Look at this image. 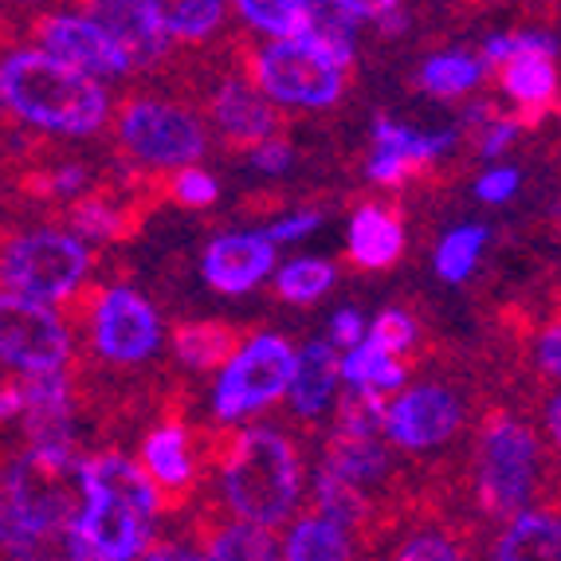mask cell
<instances>
[{
    "label": "cell",
    "instance_id": "obj_1",
    "mask_svg": "<svg viewBox=\"0 0 561 561\" xmlns=\"http://www.w3.org/2000/svg\"><path fill=\"white\" fill-rule=\"evenodd\" d=\"M0 99L20 122L67 138L94 134L111 114V94L99 79L59 64L39 47H16L4 56Z\"/></svg>",
    "mask_w": 561,
    "mask_h": 561
},
{
    "label": "cell",
    "instance_id": "obj_2",
    "mask_svg": "<svg viewBox=\"0 0 561 561\" xmlns=\"http://www.w3.org/2000/svg\"><path fill=\"white\" fill-rule=\"evenodd\" d=\"M220 463L225 499L240 523L272 530L295 515L302 499V468L299 451L283 432L263 424L236 432Z\"/></svg>",
    "mask_w": 561,
    "mask_h": 561
},
{
    "label": "cell",
    "instance_id": "obj_3",
    "mask_svg": "<svg viewBox=\"0 0 561 561\" xmlns=\"http://www.w3.org/2000/svg\"><path fill=\"white\" fill-rule=\"evenodd\" d=\"M538 468H542V451L534 432L511 412H491L479 432V468L476 486L479 503L491 518L515 523L518 515L534 511V486H538Z\"/></svg>",
    "mask_w": 561,
    "mask_h": 561
},
{
    "label": "cell",
    "instance_id": "obj_4",
    "mask_svg": "<svg viewBox=\"0 0 561 561\" xmlns=\"http://www.w3.org/2000/svg\"><path fill=\"white\" fill-rule=\"evenodd\" d=\"M0 272H4L9 295H24V299L51 307L59 299H71L83 287L87 272H91V252L79 236L64 232V228H28L9 240Z\"/></svg>",
    "mask_w": 561,
    "mask_h": 561
},
{
    "label": "cell",
    "instance_id": "obj_5",
    "mask_svg": "<svg viewBox=\"0 0 561 561\" xmlns=\"http://www.w3.org/2000/svg\"><path fill=\"white\" fill-rule=\"evenodd\" d=\"M252 83L275 106H307L322 111L334 106L346 91V67L327 56L310 36L299 39H267L252 51Z\"/></svg>",
    "mask_w": 561,
    "mask_h": 561
},
{
    "label": "cell",
    "instance_id": "obj_6",
    "mask_svg": "<svg viewBox=\"0 0 561 561\" xmlns=\"http://www.w3.org/2000/svg\"><path fill=\"white\" fill-rule=\"evenodd\" d=\"M299 374V354L290 350L287 337L255 334L243 342L225 374L213 385V412L225 424L243 421L252 412H263L279 397H290V385Z\"/></svg>",
    "mask_w": 561,
    "mask_h": 561
},
{
    "label": "cell",
    "instance_id": "obj_7",
    "mask_svg": "<svg viewBox=\"0 0 561 561\" xmlns=\"http://www.w3.org/2000/svg\"><path fill=\"white\" fill-rule=\"evenodd\" d=\"M118 138L130 158L153 169H188L208 150V134L193 111L161 99H130L118 111Z\"/></svg>",
    "mask_w": 561,
    "mask_h": 561
},
{
    "label": "cell",
    "instance_id": "obj_8",
    "mask_svg": "<svg viewBox=\"0 0 561 561\" xmlns=\"http://www.w3.org/2000/svg\"><path fill=\"white\" fill-rule=\"evenodd\" d=\"M0 357L20 377L64 374L71 357V334L56 307L24 295H0Z\"/></svg>",
    "mask_w": 561,
    "mask_h": 561
},
{
    "label": "cell",
    "instance_id": "obj_9",
    "mask_svg": "<svg viewBox=\"0 0 561 561\" xmlns=\"http://www.w3.org/2000/svg\"><path fill=\"white\" fill-rule=\"evenodd\" d=\"M94 350L114 365H138L161 346V319L134 287H106L94 299Z\"/></svg>",
    "mask_w": 561,
    "mask_h": 561
},
{
    "label": "cell",
    "instance_id": "obj_10",
    "mask_svg": "<svg viewBox=\"0 0 561 561\" xmlns=\"http://www.w3.org/2000/svg\"><path fill=\"white\" fill-rule=\"evenodd\" d=\"M36 39H39V51L56 56L59 64L76 67V71H83L91 79H118L126 71H134L130 59L122 56V47L83 9L44 16L36 24Z\"/></svg>",
    "mask_w": 561,
    "mask_h": 561
},
{
    "label": "cell",
    "instance_id": "obj_11",
    "mask_svg": "<svg viewBox=\"0 0 561 561\" xmlns=\"http://www.w3.org/2000/svg\"><path fill=\"white\" fill-rule=\"evenodd\" d=\"M463 424V404L451 389L444 385H412L389 404V421H385V436L397 448L409 451H428L448 444Z\"/></svg>",
    "mask_w": 561,
    "mask_h": 561
},
{
    "label": "cell",
    "instance_id": "obj_12",
    "mask_svg": "<svg viewBox=\"0 0 561 561\" xmlns=\"http://www.w3.org/2000/svg\"><path fill=\"white\" fill-rule=\"evenodd\" d=\"M83 12L103 24V32L122 47L130 67L158 64L173 44L158 0H94V4H83Z\"/></svg>",
    "mask_w": 561,
    "mask_h": 561
},
{
    "label": "cell",
    "instance_id": "obj_13",
    "mask_svg": "<svg viewBox=\"0 0 561 561\" xmlns=\"http://www.w3.org/2000/svg\"><path fill=\"white\" fill-rule=\"evenodd\" d=\"M208 114H213L220 138L228 146H243V150H260L263 141H272L279 130V106L252 79H225L216 87Z\"/></svg>",
    "mask_w": 561,
    "mask_h": 561
},
{
    "label": "cell",
    "instance_id": "obj_14",
    "mask_svg": "<svg viewBox=\"0 0 561 561\" xmlns=\"http://www.w3.org/2000/svg\"><path fill=\"white\" fill-rule=\"evenodd\" d=\"M275 267V243L263 232H225L205 248V283L220 295L260 287Z\"/></svg>",
    "mask_w": 561,
    "mask_h": 561
},
{
    "label": "cell",
    "instance_id": "obj_15",
    "mask_svg": "<svg viewBox=\"0 0 561 561\" xmlns=\"http://www.w3.org/2000/svg\"><path fill=\"white\" fill-rule=\"evenodd\" d=\"M150 518H141L126 503L111 495H87L79 511V530L99 561H134L146 558L150 542Z\"/></svg>",
    "mask_w": 561,
    "mask_h": 561
},
{
    "label": "cell",
    "instance_id": "obj_16",
    "mask_svg": "<svg viewBox=\"0 0 561 561\" xmlns=\"http://www.w3.org/2000/svg\"><path fill=\"white\" fill-rule=\"evenodd\" d=\"M79 479H83V499L111 495V499H118V503L130 506V511H138L141 518H153L161 506H165L161 486L150 479V471L126 456H114V451L83 459V476Z\"/></svg>",
    "mask_w": 561,
    "mask_h": 561
},
{
    "label": "cell",
    "instance_id": "obj_17",
    "mask_svg": "<svg viewBox=\"0 0 561 561\" xmlns=\"http://www.w3.org/2000/svg\"><path fill=\"white\" fill-rule=\"evenodd\" d=\"M404 255V225L393 208L362 205L350 220V260L365 272H389Z\"/></svg>",
    "mask_w": 561,
    "mask_h": 561
},
{
    "label": "cell",
    "instance_id": "obj_18",
    "mask_svg": "<svg viewBox=\"0 0 561 561\" xmlns=\"http://www.w3.org/2000/svg\"><path fill=\"white\" fill-rule=\"evenodd\" d=\"M346 357H337V346L330 337H314L299 350V374L290 385V404L299 416H319L330 401H334L337 385L346 381V369H342Z\"/></svg>",
    "mask_w": 561,
    "mask_h": 561
},
{
    "label": "cell",
    "instance_id": "obj_19",
    "mask_svg": "<svg viewBox=\"0 0 561 561\" xmlns=\"http://www.w3.org/2000/svg\"><path fill=\"white\" fill-rule=\"evenodd\" d=\"M141 468L161 486V495H185L197 479V459L188 448L185 424H161L141 440Z\"/></svg>",
    "mask_w": 561,
    "mask_h": 561
},
{
    "label": "cell",
    "instance_id": "obj_20",
    "mask_svg": "<svg viewBox=\"0 0 561 561\" xmlns=\"http://www.w3.org/2000/svg\"><path fill=\"white\" fill-rule=\"evenodd\" d=\"M491 561H561V515L526 511L499 534Z\"/></svg>",
    "mask_w": 561,
    "mask_h": 561
},
{
    "label": "cell",
    "instance_id": "obj_21",
    "mask_svg": "<svg viewBox=\"0 0 561 561\" xmlns=\"http://www.w3.org/2000/svg\"><path fill=\"white\" fill-rule=\"evenodd\" d=\"M240 350V334L225 322H185V327L173 330V354H178L181 365L197 369V374H208V369L225 374Z\"/></svg>",
    "mask_w": 561,
    "mask_h": 561
},
{
    "label": "cell",
    "instance_id": "obj_22",
    "mask_svg": "<svg viewBox=\"0 0 561 561\" xmlns=\"http://www.w3.org/2000/svg\"><path fill=\"white\" fill-rule=\"evenodd\" d=\"M503 91L511 94L526 122H538L558 99V64L553 56H523L503 67Z\"/></svg>",
    "mask_w": 561,
    "mask_h": 561
},
{
    "label": "cell",
    "instance_id": "obj_23",
    "mask_svg": "<svg viewBox=\"0 0 561 561\" xmlns=\"http://www.w3.org/2000/svg\"><path fill=\"white\" fill-rule=\"evenodd\" d=\"M4 550H9L12 561H94L91 546H87L83 530H79V518L24 530L16 538H9Z\"/></svg>",
    "mask_w": 561,
    "mask_h": 561
},
{
    "label": "cell",
    "instance_id": "obj_24",
    "mask_svg": "<svg viewBox=\"0 0 561 561\" xmlns=\"http://www.w3.org/2000/svg\"><path fill=\"white\" fill-rule=\"evenodd\" d=\"M322 468H330L334 476L350 479L354 486L377 483L389 471V456H385L377 436H350V432H334L322 456Z\"/></svg>",
    "mask_w": 561,
    "mask_h": 561
},
{
    "label": "cell",
    "instance_id": "obj_25",
    "mask_svg": "<svg viewBox=\"0 0 561 561\" xmlns=\"http://www.w3.org/2000/svg\"><path fill=\"white\" fill-rule=\"evenodd\" d=\"M236 16L272 39H299L310 32L314 0H236Z\"/></svg>",
    "mask_w": 561,
    "mask_h": 561
},
{
    "label": "cell",
    "instance_id": "obj_26",
    "mask_svg": "<svg viewBox=\"0 0 561 561\" xmlns=\"http://www.w3.org/2000/svg\"><path fill=\"white\" fill-rule=\"evenodd\" d=\"M342 369H346V385L350 389H365V393H393V389H401L404 377H409V369H404V362L397 354H389L385 346H377L374 337H365L362 346L350 350L346 362H342Z\"/></svg>",
    "mask_w": 561,
    "mask_h": 561
},
{
    "label": "cell",
    "instance_id": "obj_27",
    "mask_svg": "<svg viewBox=\"0 0 561 561\" xmlns=\"http://www.w3.org/2000/svg\"><path fill=\"white\" fill-rule=\"evenodd\" d=\"M283 561H350L346 526L330 523L322 515H302L290 526Z\"/></svg>",
    "mask_w": 561,
    "mask_h": 561
},
{
    "label": "cell",
    "instance_id": "obj_28",
    "mask_svg": "<svg viewBox=\"0 0 561 561\" xmlns=\"http://www.w3.org/2000/svg\"><path fill=\"white\" fill-rule=\"evenodd\" d=\"M208 561H279V542H275L272 530H263V526L252 523H232L216 526L208 534Z\"/></svg>",
    "mask_w": 561,
    "mask_h": 561
},
{
    "label": "cell",
    "instance_id": "obj_29",
    "mask_svg": "<svg viewBox=\"0 0 561 561\" xmlns=\"http://www.w3.org/2000/svg\"><path fill=\"white\" fill-rule=\"evenodd\" d=\"M314 515L330 518V523L354 530L357 523L369 518V503H365L362 486H354L350 479L334 476L330 468L314 471Z\"/></svg>",
    "mask_w": 561,
    "mask_h": 561
},
{
    "label": "cell",
    "instance_id": "obj_30",
    "mask_svg": "<svg viewBox=\"0 0 561 561\" xmlns=\"http://www.w3.org/2000/svg\"><path fill=\"white\" fill-rule=\"evenodd\" d=\"M334 263L302 255V260L283 263L279 272H275V295L283 302H295V307H310V302H319L334 287Z\"/></svg>",
    "mask_w": 561,
    "mask_h": 561
},
{
    "label": "cell",
    "instance_id": "obj_31",
    "mask_svg": "<svg viewBox=\"0 0 561 561\" xmlns=\"http://www.w3.org/2000/svg\"><path fill=\"white\" fill-rule=\"evenodd\" d=\"M483 71L486 64L471 51H440L421 67V87L428 94L451 99V94H468L483 79Z\"/></svg>",
    "mask_w": 561,
    "mask_h": 561
},
{
    "label": "cell",
    "instance_id": "obj_32",
    "mask_svg": "<svg viewBox=\"0 0 561 561\" xmlns=\"http://www.w3.org/2000/svg\"><path fill=\"white\" fill-rule=\"evenodd\" d=\"M374 146L377 150H393L401 158H409L412 165H428L436 153L451 150L456 146V130H440V134H416L409 126L393 118H377L374 122Z\"/></svg>",
    "mask_w": 561,
    "mask_h": 561
},
{
    "label": "cell",
    "instance_id": "obj_33",
    "mask_svg": "<svg viewBox=\"0 0 561 561\" xmlns=\"http://www.w3.org/2000/svg\"><path fill=\"white\" fill-rule=\"evenodd\" d=\"M67 232L83 243H106L126 232V208L111 197H87L67 208Z\"/></svg>",
    "mask_w": 561,
    "mask_h": 561
},
{
    "label": "cell",
    "instance_id": "obj_34",
    "mask_svg": "<svg viewBox=\"0 0 561 561\" xmlns=\"http://www.w3.org/2000/svg\"><path fill=\"white\" fill-rule=\"evenodd\" d=\"M314 44L334 56L342 67L354 64V47H357V20L346 16L342 4H327V0H314V20H310L307 32Z\"/></svg>",
    "mask_w": 561,
    "mask_h": 561
},
{
    "label": "cell",
    "instance_id": "obj_35",
    "mask_svg": "<svg viewBox=\"0 0 561 561\" xmlns=\"http://www.w3.org/2000/svg\"><path fill=\"white\" fill-rule=\"evenodd\" d=\"M483 243H486L483 225L451 228V232L440 240V248H436V260H432L436 263V275H440L444 283H463L471 272H476Z\"/></svg>",
    "mask_w": 561,
    "mask_h": 561
},
{
    "label": "cell",
    "instance_id": "obj_36",
    "mask_svg": "<svg viewBox=\"0 0 561 561\" xmlns=\"http://www.w3.org/2000/svg\"><path fill=\"white\" fill-rule=\"evenodd\" d=\"M161 12H165L169 36L201 44L225 24L228 4H220V0H178V4H161Z\"/></svg>",
    "mask_w": 561,
    "mask_h": 561
},
{
    "label": "cell",
    "instance_id": "obj_37",
    "mask_svg": "<svg viewBox=\"0 0 561 561\" xmlns=\"http://www.w3.org/2000/svg\"><path fill=\"white\" fill-rule=\"evenodd\" d=\"M389 404L381 393H365V389H350V397L337 409V428L334 432H350V436H377L385 432L389 421Z\"/></svg>",
    "mask_w": 561,
    "mask_h": 561
},
{
    "label": "cell",
    "instance_id": "obj_38",
    "mask_svg": "<svg viewBox=\"0 0 561 561\" xmlns=\"http://www.w3.org/2000/svg\"><path fill=\"white\" fill-rule=\"evenodd\" d=\"M523 56H558V39L546 32H503V36H491L483 44V64L491 67H506Z\"/></svg>",
    "mask_w": 561,
    "mask_h": 561
},
{
    "label": "cell",
    "instance_id": "obj_39",
    "mask_svg": "<svg viewBox=\"0 0 561 561\" xmlns=\"http://www.w3.org/2000/svg\"><path fill=\"white\" fill-rule=\"evenodd\" d=\"M169 197L185 208H213L216 197H220V185H216L213 173L188 165V169H181V173L169 178Z\"/></svg>",
    "mask_w": 561,
    "mask_h": 561
},
{
    "label": "cell",
    "instance_id": "obj_40",
    "mask_svg": "<svg viewBox=\"0 0 561 561\" xmlns=\"http://www.w3.org/2000/svg\"><path fill=\"white\" fill-rule=\"evenodd\" d=\"M369 337H374L377 346L389 350V354L401 357L404 350L416 342V322H412L409 314H404V310H397V307L381 310V314L374 319V327H369Z\"/></svg>",
    "mask_w": 561,
    "mask_h": 561
},
{
    "label": "cell",
    "instance_id": "obj_41",
    "mask_svg": "<svg viewBox=\"0 0 561 561\" xmlns=\"http://www.w3.org/2000/svg\"><path fill=\"white\" fill-rule=\"evenodd\" d=\"M393 561H463V553L444 530H421L397 550Z\"/></svg>",
    "mask_w": 561,
    "mask_h": 561
},
{
    "label": "cell",
    "instance_id": "obj_42",
    "mask_svg": "<svg viewBox=\"0 0 561 561\" xmlns=\"http://www.w3.org/2000/svg\"><path fill=\"white\" fill-rule=\"evenodd\" d=\"M518 193V169L511 165H495L486 169L483 178L476 181V197L486 201V205H503Z\"/></svg>",
    "mask_w": 561,
    "mask_h": 561
},
{
    "label": "cell",
    "instance_id": "obj_43",
    "mask_svg": "<svg viewBox=\"0 0 561 561\" xmlns=\"http://www.w3.org/2000/svg\"><path fill=\"white\" fill-rule=\"evenodd\" d=\"M319 225H322V213L302 208V213H290V216H283V220H275V225H267L263 236L279 248V243H295V240H302V236H310Z\"/></svg>",
    "mask_w": 561,
    "mask_h": 561
},
{
    "label": "cell",
    "instance_id": "obj_44",
    "mask_svg": "<svg viewBox=\"0 0 561 561\" xmlns=\"http://www.w3.org/2000/svg\"><path fill=\"white\" fill-rule=\"evenodd\" d=\"M416 169H421V165H412V161L401 158V153L374 150V158H369L365 173H369V181H377V185H401V181H409Z\"/></svg>",
    "mask_w": 561,
    "mask_h": 561
},
{
    "label": "cell",
    "instance_id": "obj_45",
    "mask_svg": "<svg viewBox=\"0 0 561 561\" xmlns=\"http://www.w3.org/2000/svg\"><path fill=\"white\" fill-rule=\"evenodd\" d=\"M91 185V173L83 165H59V169H47L44 178H39V188L51 193V197H71V193H83Z\"/></svg>",
    "mask_w": 561,
    "mask_h": 561
},
{
    "label": "cell",
    "instance_id": "obj_46",
    "mask_svg": "<svg viewBox=\"0 0 561 561\" xmlns=\"http://www.w3.org/2000/svg\"><path fill=\"white\" fill-rule=\"evenodd\" d=\"M369 337V330H365V319L357 314V310H337L334 319H330V342H334L337 350H357Z\"/></svg>",
    "mask_w": 561,
    "mask_h": 561
},
{
    "label": "cell",
    "instance_id": "obj_47",
    "mask_svg": "<svg viewBox=\"0 0 561 561\" xmlns=\"http://www.w3.org/2000/svg\"><path fill=\"white\" fill-rule=\"evenodd\" d=\"M252 165L260 169V173H283V169L290 165V146L283 138L263 141L260 150H252Z\"/></svg>",
    "mask_w": 561,
    "mask_h": 561
},
{
    "label": "cell",
    "instance_id": "obj_48",
    "mask_svg": "<svg viewBox=\"0 0 561 561\" xmlns=\"http://www.w3.org/2000/svg\"><path fill=\"white\" fill-rule=\"evenodd\" d=\"M538 365L546 374L561 377V322H553L542 337H538Z\"/></svg>",
    "mask_w": 561,
    "mask_h": 561
},
{
    "label": "cell",
    "instance_id": "obj_49",
    "mask_svg": "<svg viewBox=\"0 0 561 561\" xmlns=\"http://www.w3.org/2000/svg\"><path fill=\"white\" fill-rule=\"evenodd\" d=\"M381 32H404V24H409V9H401L397 0H381V9H377V20H374Z\"/></svg>",
    "mask_w": 561,
    "mask_h": 561
},
{
    "label": "cell",
    "instance_id": "obj_50",
    "mask_svg": "<svg viewBox=\"0 0 561 561\" xmlns=\"http://www.w3.org/2000/svg\"><path fill=\"white\" fill-rule=\"evenodd\" d=\"M141 561H208V558H201V553L188 550V546L165 542V546H150V553H146Z\"/></svg>",
    "mask_w": 561,
    "mask_h": 561
},
{
    "label": "cell",
    "instance_id": "obj_51",
    "mask_svg": "<svg viewBox=\"0 0 561 561\" xmlns=\"http://www.w3.org/2000/svg\"><path fill=\"white\" fill-rule=\"evenodd\" d=\"M0 412H4V421H16V416H24V393H20L16 381L4 385V393H0Z\"/></svg>",
    "mask_w": 561,
    "mask_h": 561
},
{
    "label": "cell",
    "instance_id": "obj_52",
    "mask_svg": "<svg viewBox=\"0 0 561 561\" xmlns=\"http://www.w3.org/2000/svg\"><path fill=\"white\" fill-rule=\"evenodd\" d=\"M546 428H550L553 444L561 448V393H553L550 401H546Z\"/></svg>",
    "mask_w": 561,
    "mask_h": 561
},
{
    "label": "cell",
    "instance_id": "obj_53",
    "mask_svg": "<svg viewBox=\"0 0 561 561\" xmlns=\"http://www.w3.org/2000/svg\"><path fill=\"white\" fill-rule=\"evenodd\" d=\"M553 213H558V220H561V205H558V208H553Z\"/></svg>",
    "mask_w": 561,
    "mask_h": 561
}]
</instances>
